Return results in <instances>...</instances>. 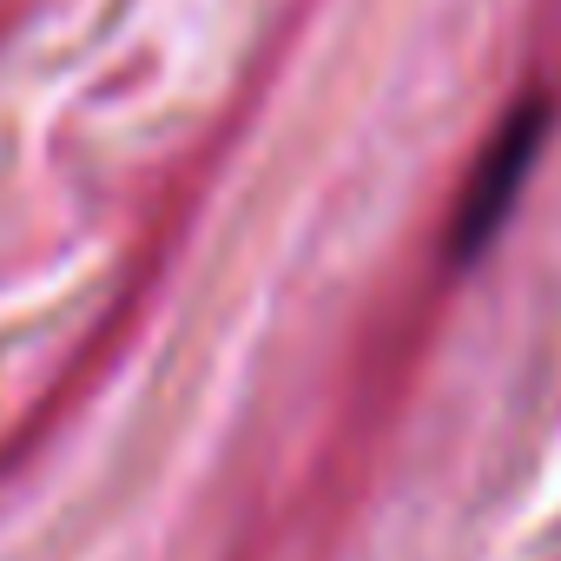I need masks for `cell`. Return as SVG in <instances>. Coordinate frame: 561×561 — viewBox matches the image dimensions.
Returning <instances> with one entry per match:
<instances>
[{"label":"cell","mask_w":561,"mask_h":561,"mask_svg":"<svg viewBox=\"0 0 561 561\" xmlns=\"http://www.w3.org/2000/svg\"><path fill=\"white\" fill-rule=\"evenodd\" d=\"M541 106H522L495 139H489V152H482V165L469 172V192H462V205H456V257H476L489 238H495V225L508 218V205H515V192H522V179H528V165H535V146H541Z\"/></svg>","instance_id":"obj_1"}]
</instances>
